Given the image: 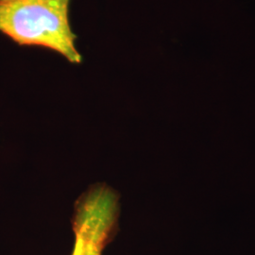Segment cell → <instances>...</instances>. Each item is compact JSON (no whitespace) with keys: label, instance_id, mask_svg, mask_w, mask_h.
Returning <instances> with one entry per match:
<instances>
[{"label":"cell","instance_id":"6da1fadb","mask_svg":"<svg viewBox=\"0 0 255 255\" xmlns=\"http://www.w3.org/2000/svg\"><path fill=\"white\" fill-rule=\"evenodd\" d=\"M69 6L70 0H0V32L19 46L45 47L82 64Z\"/></svg>","mask_w":255,"mask_h":255},{"label":"cell","instance_id":"7a4b0ae2","mask_svg":"<svg viewBox=\"0 0 255 255\" xmlns=\"http://www.w3.org/2000/svg\"><path fill=\"white\" fill-rule=\"evenodd\" d=\"M118 194L105 184L93 185L74 208L75 244L71 255H102L118 227Z\"/></svg>","mask_w":255,"mask_h":255}]
</instances>
